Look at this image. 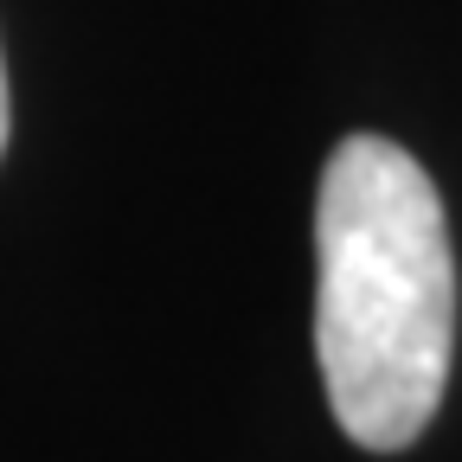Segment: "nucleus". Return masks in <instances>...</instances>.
Instances as JSON below:
<instances>
[{"label":"nucleus","mask_w":462,"mask_h":462,"mask_svg":"<svg viewBox=\"0 0 462 462\" xmlns=\"http://www.w3.org/2000/svg\"><path fill=\"white\" fill-rule=\"evenodd\" d=\"M315 354L346 443L392 456L430 430L456 360V245L430 173L385 135H346L321 167Z\"/></svg>","instance_id":"obj_1"},{"label":"nucleus","mask_w":462,"mask_h":462,"mask_svg":"<svg viewBox=\"0 0 462 462\" xmlns=\"http://www.w3.org/2000/svg\"><path fill=\"white\" fill-rule=\"evenodd\" d=\"M7 123H14V103H7V65H0V154H7Z\"/></svg>","instance_id":"obj_2"}]
</instances>
